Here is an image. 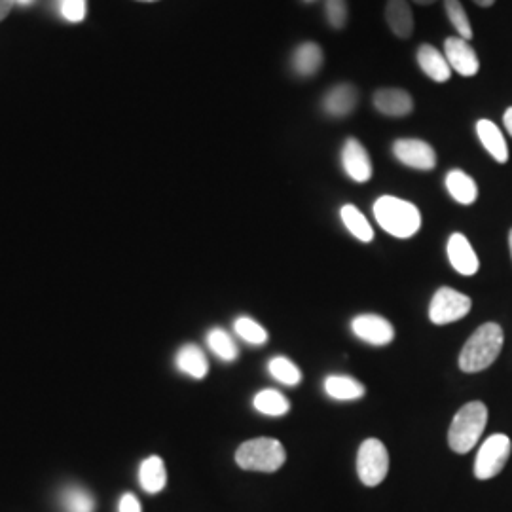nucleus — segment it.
Returning <instances> with one entry per match:
<instances>
[{
    "label": "nucleus",
    "instance_id": "1",
    "mask_svg": "<svg viewBox=\"0 0 512 512\" xmlns=\"http://www.w3.org/2000/svg\"><path fill=\"white\" fill-rule=\"evenodd\" d=\"M503 342L505 334L497 323H486L478 327L459 353V368L467 374L486 370L499 357Z\"/></svg>",
    "mask_w": 512,
    "mask_h": 512
},
{
    "label": "nucleus",
    "instance_id": "2",
    "mask_svg": "<svg viewBox=\"0 0 512 512\" xmlns=\"http://www.w3.org/2000/svg\"><path fill=\"white\" fill-rule=\"evenodd\" d=\"M374 217L387 234L399 239L412 238L421 228L420 209L395 196L378 198L374 203Z\"/></svg>",
    "mask_w": 512,
    "mask_h": 512
},
{
    "label": "nucleus",
    "instance_id": "3",
    "mask_svg": "<svg viewBox=\"0 0 512 512\" xmlns=\"http://www.w3.org/2000/svg\"><path fill=\"white\" fill-rule=\"evenodd\" d=\"M488 423V408L480 401L467 403L459 408L454 416L450 431H448V444L456 454H467L475 448L476 442L482 437Z\"/></svg>",
    "mask_w": 512,
    "mask_h": 512
},
{
    "label": "nucleus",
    "instance_id": "4",
    "mask_svg": "<svg viewBox=\"0 0 512 512\" xmlns=\"http://www.w3.org/2000/svg\"><path fill=\"white\" fill-rule=\"evenodd\" d=\"M287 461V452L279 440L260 439L243 442L236 452V463L243 471L275 473Z\"/></svg>",
    "mask_w": 512,
    "mask_h": 512
},
{
    "label": "nucleus",
    "instance_id": "5",
    "mask_svg": "<svg viewBox=\"0 0 512 512\" xmlns=\"http://www.w3.org/2000/svg\"><path fill=\"white\" fill-rule=\"evenodd\" d=\"M389 471V454L384 442L378 439H366L357 452V475L361 482L374 488L382 484Z\"/></svg>",
    "mask_w": 512,
    "mask_h": 512
},
{
    "label": "nucleus",
    "instance_id": "6",
    "mask_svg": "<svg viewBox=\"0 0 512 512\" xmlns=\"http://www.w3.org/2000/svg\"><path fill=\"white\" fill-rule=\"evenodd\" d=\"M511 439L507 435H492L486 440L475 461V476L478 480H490L503 471L511 456Z\"/></svg>",
    "mask_w": 512,
    "mask_h": 512
},
{
    "label": "nucleus",
    "instance_id": "7",
    "mask_svg": "<svg viewBox=\"0 0 512 512\" xmlns=\"http://www.w3.org/2000/svg\"><path fill=\"white\" fill-rule=\"evenodd\" d=\"M473 308V302L469 296L458 293L450 287L439 289L429 306V319L435 325H450L454 321L463 319Z\"/></svg>",
    "mask_w": 512,
    "mask_h": 512
},
{
    "label": "nucleus",
    "instance_id": "8",
    "mask_svg": "<svg viewBox=\"0 0 512 512\" xmlns=\"http://www.w3.org/2000/svg\"><path fill=\"white\" fill-rule=\"evenodd\" d=\"M395 158L412 169L431 171L437 165V152L429 143L420 139H399L393 145Z\"/></svg>",
    "mask_w": 512,
    "mask_h": 512
},
{
    "label": "nucleus",
    "instance_id": "9",
    "mask_svg": "<svg viewBox=\"0 0 512 512\" xmlns=\"http://www.w3.org/2000/svg\"><path fill=\"white\" fill-rule=\"evenodd\" d=\"M351 330L357 338H361L366 344L370 346H387L393 342L395 338V329L393 325L380 317V315H359L351 321Z\"/></svg>",
    "mask_w": 512,
    "mask_h": 512
},
{
    "label": "nucleus",
    "instance_id": "10",
    "mask_svg": "<svg viewBox=\"0 0 512 512\" xmlns=\"http://www.w3.org/2000/svg\"><path fill=\"white\" fill-rule=\"evenodd\" d=\"M444 54H446V61L452 67V71H456L461 76H475L480 69L476 52L469 44V40H465V38H446Z\"/></svg>",
    "mask_w": 512,
    "mask_h": 512
},
{
    "label": "nucleus",
    "instance_id": "11",
    "mask_svg": "<svg viewBox=\"0 0 512 512\" xmlns=\"http://www.w3.org/2000/svg\"><path fill=\"white\" fill-rule=\"evenodd\" d=\"M342 165L355 183H366L372 177V162L366 148L357 139H348L342 148Z\"/></svg>",
    "mask_w": 512,
    "mask_h": 512
},
{
    "label": "nucleus",
    "instance_id": "12",
    "mask_svg": "<svg viewBox=\"0 0 512 512\" xmlns=\"http://www.w3.org/2000/svg\"><path fill=\"white\" fill-rule=\"evenodd\" d=\"M448 260L452 268L461 275H475L480 268L473 245L463 234H452L446 245Z\"/></svg>",
    "mask_w": 512,
    "mask_h": 512
},
{
    "label": "nucleus",
    "instance_id": "13",
    "mask_svg": "<svg viewBox=\"0 0 512 512\" xmlns=\"http://www.w3.org/2000/svg\"><path fill=\"white\" fill-rule=\"evenodd\" d=\"M374 109L391 118H403L414 110L412 95L401 88H384L374 93Z\"/></svg>",
    "mask_w": 512,
    "mask_h": 512
},
{
    "label": "nucleus",
    "instance_id": "14",
    "mask_svg": "<svg viewBox=\"0 0 512 512\" xmlns=\"http://www.w3.org/2000/svg\"><path fill=\"white\" fill-rule=\"evenodd\" d=\"M357 101H359V93L357 88L351 86V84H340V86H334L323 99V110L334 116V118H344L351 114L355 107H357Z\"/></svg>",
    "mask_w": 512,
    "mask_h": 512
},
{
    "label": "nucleus",
    "instance_id": "15",
    "mask_svg": "<svg viewBox=\"0 0 512 512\" xmlns=\"http://www.w3.org/2000/svg\"><path fill=\"white\" fill-rule=\"evenodd\" d=\"M385 21L393 35L399 38H410L414 33V16L408 0H387Z\"/></svg>",
    "mask_w": 512,
    "mask_h": 512
},
{
    "label": "nucleus",
    "instance_id": "16",
    "mask_svg": "<svg viewBox=\"0 0 512 512\" xmlns=\"http://www.w3.org/2000/svg\"><path fill=\"white\" fill-rule=\"evenodd\" d=\"M476 135L484 148L492 154L495 162L505 164L509 160V147L501 133V129L495 126L492 120H478L476 122Z\"/></svg>",
    "mask_w": 512,
    "mask_h": 512
},
{
    "label": "nucleus",
    "instance_id": "17",
    "mask_svg": "<svg viewBox=\"0 0 512 512\" xmlns=\"http://www.w3.org/2000/svg\"><path fill=\"white\" fill-rule=\"evenodd\" d=\"M418 63L423 73L427 74L435 82H448L452 76V67L446 61V55L431 44H423L418 50Z\"/></svg>",
    "mask_w": 512,
    "mask_h": 512
},
{
    "label": "nucleus",
    "instance_id": "18",
    "mask_svg": "<svg viewBox=\"0 0 512 512\" xmlns=\"http://www.w3.org/2000/svg\"><path fill=\"white\" fill-rule=\"evenodd\" d=\"M139 482L147 494H160L164 490L165 484H167V471H165L162 458L150 456L141 463Z\"/></svg>",
    "mask_w": 512,
    "mask_h": 512
},
{
    "label": "nucleus",
    "instance_id": "19",
    "mask_svg": "<svg viewBox=\"0 0 512 512\" xmlns=\"http://www.w3.org/2000/svg\"><path fill=\"white\" fill-rule=\"evenodd\" d=\"M323 67V50L315 42L300 44L293 54L294 73L300 76H313Z\"/></svg>",
    "mask_w": 512,
    "mask_h": 512
},
{
    "label": "nucleus",
    "instance_id": "20",
    "mask_svg": "<svg viewBox=\"0 0 512 512\" xmlns=\"http://www.w3.org/2000/svg\"><path fill=\"white\" fill-rule=\"evenodd\" d=\"M446 190L461 205H471L478 198V188H476L475 181L461 169H452L446 175Z\"/></svg>",
    "mask_w": 512,
    "mask_h": 512
},
{
    "label": "nucleus",
    "instance_id": "21",
    "mask_svg": "<svg viewBox=\"0 0 512 512\" xmlns=\"http://www.w3.org/2000/svg\"><path fill=\"white\" fill-rule=\"evenodd\" d=\"M325 393L334 401H357L365 395L366 387L349 376H329L325 380Z\"/></svg>",
    "mask_w": 512,
    "mask_h": 512
},
{
    "label": "nucleus",
    "instance_id": "22",
    "mask_svg": "<svg viewBox=\"0 0 512 512\" xmlns=\"http://www.w3.org/2000/svg\"><path fill=\"white\" fill-rule=\"evenodd\" d=\"M177 368L184 374H188L190 378L202 380L209 372V363L202 349L194 344H188L177 353Z\"/></svg>",
    "mask_w": 512,
    "mask_h": 512
},
{
    "label": "nucleus",
    "instance_id": "23",
    "mask_svg": "<svg viewBox=\"0 0 512 512\" xmlns=\"http://www.w3.org/2000/svg\"><path fill=\"white\" fill-rule=\"evenodd\" d=\"M340 217H342L344 226L348 228V232L353 238H357L363 243H370L374 239V230H372L370 222L366 220L365 215L355 205H351V203L344 205L340 209Z\"/></svg>",
    "mask_w": 512,
    "mask_h": 512
},
{
    "label": "nucleus",
    "instance_id": "24",
    "mask_svg": "<svg viewBox=\"0 0 512 512\" xmlns=\"http://www.w3.org/2000/svg\"><path fill=\"white\" fill-rule=\"evenodd\" d=\"M253 404H255V408L260 414L274 416V418L285 416L291 410L289 399L283 393L275 391V389H264V391L256 393Z\"/></svg>",
    "mask_w": 512,
    "mask_h": 512
},
{
    "label": "nucleus",
    "instance_id": "25",
    "mask_svg": "<svg viewBox=\"0 0 512 512\" xmlns=\"http://www.w3.org/2000/svg\"><path fill=\"white\" fill-rule=\"evenodd\" d=\"M207 344H209L211 351H213L219 359L226 361V363H232V361H236V359H238V346H236L234 338H232L226 330H211V332H209V336H207Z\"/></svg>",
    "mask_w": 512,
    "mask_h": 512
},
{
    "label": "nucleus",
    "instance_id": "26",
    "mask_svg": "<svg viewBox=\"0 0 512 512\" xmlns=\"http://www.w3.org/2000/svg\"><path fill=\"white\" fill-rule=\"evenodd\" d=\"M61 505L65 512H93L95 511V499L84 488H67L61 494Z\"/></svg>",
    "mask_w": 512,
    "mask_h": 512
},
{
    "label": "nucleus",
    "instance_id": "27",
    "mask_svg": "<svg viewBox=\"0 0 512 512\" xmlns=\"http://www.w3.org/2000/svg\"><path fill=\"white\" fill-rule=\"evenodd\" d=\"M268 370H270V374L274 376L275 380L281 382V384L298 385L302 382L300 368L294 365L293 361L287 359V357H275V359H272Z\"/></svg>",
    "mask_w": 512,
    "mask_h": 512
},
{
    "label": "nucleus",
    "instance_id": "28",
    "mask_svg": "<svg viewBox=\"0 0 512 512\" xmlns=\"http://www.w3.org/2000/svg\"><path fill=\"white\" fill-rule=\"evenodd\" d=\"M444 10L448 14L450 23L458 31V37L471 40L473 38V27H471V21L467 18V12H465L463 4L459 0H444Z\"/></svg>",
    "mask_w": 512,
    "mask_h": 512
},
{
    "label": "nucleus",
    "instance_id": "29",
    "mask_svg": "<svg viewBox=\"0 0 512 512\" xmlns=\"http://www.w3.org/2000/svg\"><path fill=\"white\" fill-rule=\"evenodd\" d=\"M234 330L241 340H245L251 346H264L268 342V332L253 321L251 317H239L238 321L234 323Z\"/></svg>",
    "mask_w": 512,
    "mask_h": 512
},
{
    "label": "nucleus",
    "instance_id": "30",
    "mask_svg": "<svg viewBox=\"0 0 512 512\" xmlns=\"http://www.w3.org/2000/svg\"><path fill=\"white\" fill-rule=\"evenodd\" d=\"M325 12L329 19L330 27L344 29L348 23L349 12L346 0H325Z\"/></svg>",
    "mask_w": 512,
    "mask_h": 512
},
{
    "label": "nucleus",
    "instance_id": "31",
    "mask_svg": "<svg viewBox=\"0 0 512 512\" xmlns=\"http://www.w3.org/2000/svg\"><path fill=\"white\" fill-rule=\"evenodd\" d=\"M61 14L67 21L78 23L86 18V0H63Z\"/></svg>",
    "mask_w": 512,
    "mask_h": 512
},
{
    "label": "nucleus",
    "instance_id": "32",
    "mask_svg": "<svg viewBox=\"0 0 512 512\" xmlns=\"http://www.w3.org/2000/svg\"><path fill=\"white\" fill-rule=\"evenodd\" d=\"M118 512H143L141 511V503L135 497V494H124L118 505Z\"/></svg>",
    "mask_w": 512,
    "mask_h": 512
},
{
    "label": "nucleus",
    "instance_id": "33",
    "mask_svg": "<svg viewBox=\"0 0 512 512\" xmlns=\"http://www.w3.org/2000/svg\"><path fill=\"white\" fill-rule=\"evenodd\" d=\"M16 2L18 0H0V21L10 14V10L14 8Z\"/></svg>",
    "mask_w": 512,
    "mask_h": 512
},
{
    "label": "nucleus",
    "instance_id": "34",
    "mask_svg": "<svg viewBox=\"0 0 512 512\" xmlns=\"http://www.w3.org/2000/svg\"><path fill=\"white\" fill-rule=\"evenodd\" d=\"M503 122H505V128L509 131V135L512 137V107L511 109L505 110V116H503Z\"/></svg>",
    "mask_w": 512,
    "mask_h": 512
},
{
    "label": "nucleus",
    "instance_id": "35",
    "mask_svg": "<svg viewBox=\"0 0 512 512\" xmlns=\"http://www.w3.org/2000/svg\"><path fill=\"white\" fill-rule=\"evenodd\" d=\"M475 4H478V6H482V8H490L492 4H494L495 0H473Z\"/></svg>",
    "mask_w": 512,
    "mask_h": 512
},
{
    "label": "nucleus",
    "instance_id": "36",
    "mask_svg": "<svg viewBox=\"0 0 512 512\" xmlns=\"http://www.w3.org/2000/svg\"><path fill=\"white\" fill-rule=\"evenodd\" d=\"M412 2H416V4H420V6H427V4H435L437 0H412Z\"/></svg>",
    "mask_w": 512,
    "mask_h": 512
},
{
    "label": "nucleus",
    "instance_id": "37",
    "mask_svg": "<svg viewBox=\"0 0 512 512\" xmlns=\"http://www.w3.org/2000/svg\"><path fill=\"white\" fill-rule=\"evenodd\" d=\"M33 0H18V4H23V6H27V4H31Z\"/></svg>",
    "mask_w": 512,
    "mask_h": 512
},
{
    "label": "nucleus",
    "instance_id": "38",
    "mask_svg": "<svg viewBox=\"0 0 512 512\" xmlns=\"http://www.w3.org/2000/svg\"><path fill=\"white\" fill-rule=\"evenodd\" d=\"M509 247H511V256H512V230H511V234H509Z\"/></svg>",
    "mask_w": 512,
    "mask_h": 512
},
{
    "label": "nucleus",
    "instance_id": "39",
    "mask_svg": "<svg viewBox=\"0 0 512 512\" xmlns=\"http://www.w3.org/2000/svg\"><path fill=\"white\" fill-rule=\"evenodd\" d=\"M139 2H158V0H139Z\"/></svg>",
    "mask_w": 512,
    "mask_h": 512
},
{
    "label": "nucleus",
    "instance_id": "40",
    "mask_svg": "<svg viewBox=\"0 0 512 512\" xmlns=\"http://www.w3.org/2000/svg\"><path fill=\"white\" fill-rule=\"evenodd\" d=\"M304 2H308V4H311V2H317V0H304Z\"/></svg>",
    "mask_w": 512,
    "mask_h": 512
}]
</instances>
